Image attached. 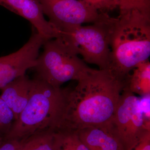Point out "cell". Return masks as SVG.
<instances>
[{
	"label": "cell",
	"mask_w": 150,
	"mask_h": 150,
	"mask_svg": "<svg viewBox=\"0 0 150 150\" xmlns=\"http://www.w3.org/2000/svg\"><path fill=\"white\" fill-rule=\"evenodd\" d=\"M120 11L138 10L150 15V0H116Z\"/></svg>",
	"instance_id": "obj_16"
},
{
	"label": "cell",
	"mask_w": 150,
	"mask_h": 150,
	"mask_svg": "<svg viewBox=\"0 0 150 150\" xmlns=\"http://www.w3.org/2000/svg\"><path fill=\"white\" fill-rule=\"evenodd\" d=\"M23 142V140H3L0 150H22Z\"/></svg>",
	"instance_id": "obj_18"
},
{
	"label": "cell",
	"mask_w": 150,
	"mask_h": 150,
	"mask_svg": "<svg viewBox=\"0 0 150 150\" xmlns=\"http://www.w3.org/2000/svg\"><path fill=\"white\" fill-rule=\"evenodd\" d=\"M43 14L59 32L71 31L84 23H92L98 11L83 0H38Z\"/></svg>",
	"instance_id": "obj_7"
},
{
	"label": "cell",
	"mask_w": 150,
	"mask_h": 150,
	"mask_svg": "<svg viewBox=\"0 0 150 150\" xmlns=\"http://www.w3.org/2000/svg\"><path fill=\"white\" fill-rule=\"evenodd\" d=\"M69 88L60 130L110 127L126 82L109 69L88 67Z\"/></svg>",
	"instance_id": "obj_1"
},
{
	"label": "cell",
	"mask_w": 150,
	"mask_h": 150,
	"mask_svg": "<svg viewBox=\"0 0 150 150\" xmlns=\"http://www.w3.org/2000/svg\"><path fill=\"white\" fill-rule=\"evenodd\" d=\"M56 131H42L25 140L22 150H56Z\"/></svg>",
	"instance_id": "obj_13"
},
{
	"label": "cell",
	"mask_w": 150,
	"mask_h": 150,
	"mask_svg": "<svg viewBox=\"0 0 150 150\" xmlns=\"http://www.w3.org/2000/svg\"><path fill=\"white\" fill-rule=\"evenodd\" d=\"M69 89L54 87L35 77L31 79L28 102L4 140L24 141L38 132L59 130Z\"/></svg>",
	"instance_id": "obj_3"
},
{
	"label": "cell",
	"mask_w": 150,
	"mask_h": 150,
	"mask_svg": "<svg viewBox=\"0 0 150 150\" xmlns=\"http://www.w3.org/2000/svg\"><path fill=\"white\" fill-rule=\"evenodd\" d=\"M100 12L107 13L118 8L116 0H83Z\"/></svg>",
	"instance_id": "obj_17"
},
{
	"label": "cell",
	"mask_w": 150,
	"mask_h": 150,
	"mask_svg": "<svg viewBox=\"0 0 150 150\" xmlns=\"http://www.w3.org/2000/svg\"><path fill=\"white\" fill-rule=\"evenodd\" d=\"M33 69L35 78L56 88L77 81L88 66L61 38L46 40Z\"/></svg>",
	"instance_id": "obj_5"
},
{
	"label": "cell",
	"mask_w": 150,
	"mask_h": 150,
	"mask_svg": "<svg viewBox=\"0 0 150 150\" xmlns=\"http://www.w3.org/2000/svg\"><path fill=\"white\" fill-rule=\"evenodd\" d=\"M0 6L28 21L44 40L59 36L58 30L44 18L38 0H0Z\"/></svg>",
	"instance_id": "obj_9"
},
{
	"label": "cell",
	"mask_w": 150,
	"mask_h": 150,
	"mask_svg": "<svg viewBox=\"0 0 150 150\" xmlns=\"http://www.w3.org/2000/svg\"><path fill=\"white\" fill-rule=\"evenodd\" d=\"M131 150H136V149H135V148H134V149H133Z\"/></svg>",
	"instance_id": "obj_21"
},
{
	"label": "cell",
	"mask_w": 150,
	"mask_h": 150,
	"mask_svg": "<svg viewBox=\"0 0 150 150\" xmlns=\"http://www.w3.org/2000/svg\"><path fill=\"white\" fill-rule=\"evenodd\" d=\"M76 131L89 150H125L110 127H89Z\"/></svg>",
	"instance_id": "obj_11"
},
{
	"label": "cell",
	"mask_w": 150,
	"mask_h": 150,
	"mask_svg": "<svg viewBox=\"0 0 150 150\" xmlns=\"http://www.w3.org/2000/svg\"><path fill=\"white\" fill-rule=\"evenodd\" d=\"M33 28L29 40L18 51L0 57V89L16 78L25 75L36 64L44 39Z\"/></svg>",
	"instance_id": "obj_8"
},
{
	"label": "cell",
	"mask_w": 150,
	"mask_h": 150,
	"mask_svg": "<svg viewBox=\"0 0 150 150\" xmlns=\"http://www.w3.org/2000/svg\"><path fill=\"white\" fill-rule=\"evenodd\" d=\"M150 114L144 110L141 98L124 88L110 124L124 150L134 149L150 131Z\"/></svg>",
	"instance_id": "obj_6"
},
{
	"label": "cell",
	"mask_w": 150,
	"mask_h": 150,
	"mask_svg": "<svg viewBox=\"0 0 150 150\" xmlns=\"http://www.w3.org/2000/svg\"><path fill=\"white\" fill-rule=\"evenodd\" d=\"M125 87L142 97L150 96V63L148 60L137 65L129 74Z\"/></svg>",
	"instance_id": "obj_12"
},
{
	"label": "cell",
	"mask_w": 150,
	"mask_h": 150,
	"mask_svg": "<svg viewBox=\"0 0 150 150\" xmlns=\"http://www.w3.org/2000/svg\"><path fill=\"white\" fill-rule=\"evenodd\" d=\"M113 18L100 12L96 21L67 32H59L63 39L86 63L99 69H109L110 62V35Z\"/></svg>",
	"instance_id": "obj_4"
},
{
	"label": "cell",
	"mask_w": 150,
	"mask_h": 150,
	"mask_svg": "<svg viewBox=\"0 0 150 150\" xmlns=\"http://www.w3.org/2000/svg\"><path fill=\"white\" fill-rule=\"evenodd\" d=\"M31 79L24 75L1 89L0 98L13 112L15 121L24 109L29 99Z\"/></svg>",
	"instance_id": "obj_10"
},
{
	"label": "cell",
	"mask_w": 150,
	"mask_h": 150,
	"mask_svg": "<svg viewBox=\"0 0 150 150\" xmlns=\"http://www.w3.org/2000/svg\"><path fill=\"white\" fill-rule=\"evenodd\" d=\"M15 121L13 112L0 98V137L3 139L8 134Z\"/></svg>",
	"instance_id": "obj_15"
},
{
	"label": "cell",
	"mask_w": 150,
	"mask_h": 150,
	"mask_svg": "<svg viewBox=\"0 0 150 150\" xmlns=\"http://www.w3.org/2000/svg\"><path fill=\"white\" fill-rule=\"evenodd\" d=\"M134 148L136 150H150V131L144 135Z\"/></svg>",
	"instance_id": "obj_19"
},
{
	"label": "cell",
	"mask_w": 150,
	"mask_h": 150,
	"mask_svg": "<svg viewBox=\"0 0 150 150\" xmlns=\"http://www.w3.org/2000/svg\"><path fill=\"white\" fill-rule=\"evenodd\" d=\"M109 69L121 80L150 56V15L138 10L120 11L113 18L110 35Z\"/></svg>",
	"instance_id": "obj_2"
},
{
	"label": "cell",
	"mask_w": 150,
	"mask_h": 150,
	"mask_svg": "<svg viewBox=\"0 0 150 150\" xmlns=\"http://www.w3.org/2000/svg\"><path fill=\"white\" fill-rule=\"evenodd\" d=\"M3 142V138L2 137H0V145L2 144Z\"/></svg>",
	"instance_id": "obj_20"
},
{
	"label": "cell",
	"mask_w": 150,
	"mask_h": 150,
	"mask_svg": "<svg viewBox=\"0 0 150 150\" xmlns=\"http://www.w3.org/2000/svg\"><path fill=\"white\" fill-rule=\"evenodd\" d=\"M56 150H89L81 141L76 131H56Z\"/></svg>",
	"instance_id": "obj_14"
}]
</instances>
